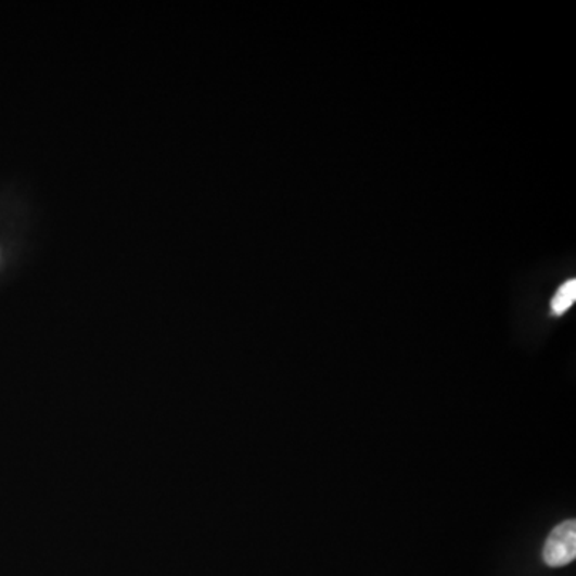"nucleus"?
Wrapping results in <instances>:
<instances>
[{
	"label": "nucleus",
	"mask_w": 576,
	"mask_h": 576,
	"mask_svg": "<svg viewBox=\"0 0 576 576\" xmlns=\"http://www.w3.org/2000/svg\"><path fill=\"white\" fill-rule=\"evenodd\" d=\"M576 558V524L565 521L549 535L543 549V559L549 567H564Z\"/></svg>",
	"instance_id": "obj_1"
},
{
	"label": "nucleus",
	"mask_w": 576,
	"mask_h": 576,
	"mask_svg": "<svg viewBox=\"0 0 576 576\" xmlns=\"http://www.w3.org/2000/svg\"><path fill=\"white\" fill-rule=\"evenodd\" d=\"M575 299L576 281L575 279H572V281L565 282V284L558 290V293H555L554 298H552V312L558 316L564 315L565 311H568V309L574 306Z\"/></svg>",
	"instance_id": "obj_2"
}]
</instances>
